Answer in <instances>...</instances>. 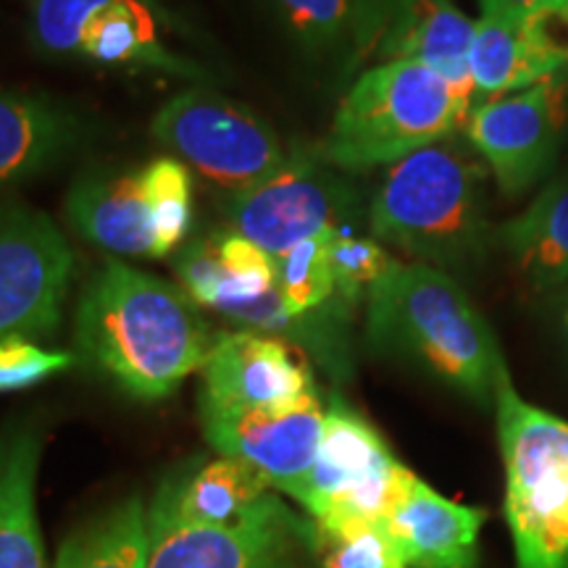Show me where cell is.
<instances>
[{
    "instance_id": "cell-1",
    "label": "cell",
    "mask_w": 568,
    "mask_h": 568,
    "mask_svg": "<svg viewBox=\"0 0 568 568\" xmlns=\"http://www.w3.org/2000/svg\"><path fill=\"white\" fill-rule=\"evenodd\" d=\"M184 290L105 261L82 290L74 316L77 355L134 400H163L201 372L216 345Z\"/></svg>"
},
{
    "instance_id": "cell-2",
    "label": "cell",
    "mask_w": 568,
    "mask_h": 568,
    "mask_svg": "<svg viewBox=\"0 0 568 568\" xmlns=\"http://www.w3.org/2000/svg\"><path fill=\"white\" fill-rule=\"evenodd\" d=\"M366 297V339L374 353L414 361L479 406L495 400L497 374L506 364L493 329L450 274L395 264Z\"/></svg>"
},
{
    "instance_id": "cell-3",
    "label": "cell",
    "mask_w": 568,
    "mask_h": 568,
    "mask_svg": "<svg viewBox=\"0 0 568 568\" xmlns=\"http://www.w3.org/2000/svg\"><path fill=\"white\" fill-rule=\"evenodd\" d=\"M372 232L418 264L466 268L489 245L485 172L450 138L389 166L372 211Z\"/></svg>"
},
{
    "instance_id": "cell-4",
    "label": "cell",
    "mask_w": 568,
    "mask_h": 568,
    "mask_svg": "<svg viewBox=\"0 0 568 568\" xmlns=\"http://www.w3.org/2000/svg\"><path fill=\"white\" fill-rule=\"evenodd\" d=\"M474 101L418 61H382L345 92L322 142L329 166H393L466 124Z\"/></svg>"
},
{
    "instance_id": "cell-5",
    "label": "cell",
    "mask_w": 568,
    "mask_h": 568,
    "mask_svg": "<svg viewBox=\"0 0 568 568\" xmlns=\"http://www.w3.org/2000/svg\"><path fill=\"white\" fill-rule=\"evenodd\" d=\"M495 408L518 568H568V424L524 403L506 366Z\"/></svg>"
},
{
    "instance_id": "cell-6",
    "label": "cell",
    "mask_w": 568,
    "mask_h": 568,
    "mask_svg": "<svg viewBox=\"0 0 568 568\" xmlns=\"http://www.w3.org/2000/svg\"><path fill=\"white\" fill-rule=\"evenodd\" d=\"M314 521L274 493L234 524H195L148 503L145 568H316Z\"/></svg>"
},
{
    "instance_id": "cell-7",
    "label": "cell",
    "mask_w": 568,
    "mask_h": 568,
    "mask_svg": "<svg viewBox=\"0 0 568 568\" xmlns=\"http://www.w3.org/2000/svg\"><path fill=\"white\" fill-rule=\"evenodd\" d=\"M151 132L184 166H193L230 197L264 182L290 159L264 119L203 90H184L161 105Z\"/></svg>"
},
{
    "instance_id": "cell-8",
    "label": "cell",
    "mask_w": 568,
    "mask_h": 568,
    "mask_svg": "<svg viewBox=\"0 0 568 568\" xmlns=\"http://www.w3.org/2000/svg\"><path fill=\"white\" fill-rule=\"evenodd\" d=\"M410 471L397 464L372 424L343 403L326 410L316 464L293 500L314 524L385 521Z\"/></svg>"
},
{
    "instance_id": "cell-9",
    "label": "cell",
    "mask_w": 568,
    "mask_h": 568,
    "mask_svg": "<svg viewBox=\"0 0 568 568\" xmlns=\"http://www.w3.org/2000/svg\"><path fill=\"white\" fill-rule=\"evenodd\" d=\"M74 253L51 216L0 201V339H48L67 308Z\"/></svg>"
},
{
    "instance_id": "cell-10",
    "label": "cell",
    "mask_w": 568,
    "mask_h": 568,
    "mask_svg": "<svg viewBox=\"0 0 568 568\" xmlns=\"http://www.w3.org/2000/svg\"><path fill=\"white\" fill-rule=\"evenodd\" d=\"M566 95L568 82L552 77L474 103L466 119L468 140L489 163L503 193H524L556 166L568 116Z\"/></svg>"
},
{
    "instance_id": "cell-11",
    "label": "cell",
    "mask_w": 568,
    "mask_h": 568,
    "mask_svg": "<svg viewBox=\"0 0 568 568\" xmlns=\"http://www.w3.org/2000/svg\"><path fill=\"white\" fill-rule=\"evenodd\" d=\"M353 195L322 159L295 153L282 169L245 193L230 197L234 232L266 253H287L314 234L347 226Z\"/></svg>"
},
{
    "instance_id": "cell-12",
    "label": "cell",
    "mask_w": 568,
    "mask_h": 568,
    "mask_svg": "<svg viewBox=\"0 0 568 568\" xmlns=\"http://www.w3.org/2000/svg\"><path fill=\"white\" fill-rule=\"evenodd\" d=\"M326 410L316 393L290 406L201 416L203 435L219 456L243 460L268 487L295 497L316 464Z\"/></svg>"
},
{
    "instance_id": "cell-13",
    "label": "cell",
    "mask_w": 568,
    "mask_h": 568,
    "mask_svg": "<svg viewBox=\"0 0 568 568\" xmlns=\"http://www.w3.org/2000/svg\"><path fill=\"white\" fill-rule=\"evenodd\" d=\"M314 393L301 355L264 332H224L201 368V416L290 406Z\"/></svg>"
},
{
    "instance_id": "cell-14",
    "label": "cell",
    "mask_w": 568,
    "mask_h": 568,
    "mask_svg": "<svg viewBox=\"0 0 568 568\" xmlns=\"http://www.w3.org/2000/svg\"><path fill=\"white\" fill-rule=\"evenodd\" d=\"M487 514L460 506L410 474L385 524L408 568H477Z\"/></svg>"
},
{
    "instance_id": "cell-15",
    "label": "cell",
    "mask_w": 568,
    "mask_h": 568,
    "mask_svg": "<svg viewBox=\"0 0 568 568\" xmlns=\"http://www.w3.org/2000/svg\"><path fill=\"white\" fill-rule=\"evenodd\" d=\"M474 98H497L560 77L564 63L535 19L481 9L471 42Z\"/></svg>"
},
{
    "instance_id": "cell-16",
    "label": "cell",
    "mask_w": 568,
    "mask_h": 568,
    "mask_svg": "<svg viewBox=\"0 0 568 568\" xmlns=\"http://www.w3.org/2000/svg\"><path fill=\"white\" fill-rule=\"evenodd\" d=\"M474 27L453 0H416L397 17L376 48L382 61H418L445 77L458 92L474 101L471 42Z\"/></svg>"
},
{
    "instance_id": "cell-17",
    "label": "cell",
    "mask_w": 568,
    "mask_h": 568,
    "mask_svg": "<svg viewBox=\"0 0 568 568\" xmlns=\"http://www.w3.org/2000/svg\"><path fill=\"white\" fill-rule=\"evenodd\" d=\"M67 216L84 240L103 251L155 258L153 224L140 190V172L84 176L71 187Z\"/></svg>"
},
{
    "instance_id": "cell-18",
    "label": "cell",
    "mask_w": 568,
    "mask_h": 568,
    "mask_svg": "<svg viewBox=\"0 0 568 568\" xmlns=\"http://www.w3.org/2000/svg\"><path fill=\"white\" fill-rule=\"evenodd\" d=\"M77 59L103 67H151L169 74H201L163 42L161 11L151 0H98L80 32Z\"/></svg>"
},
{
    "instance_id": "cell-19",
    "label": "cell",
    "mask_w": 568,
    "mask_h": 568,
    "mask_svg": "<svg viewBox=\"0 0 568 568\" xmlns=\"http://www.w3.org/2000/svg\"><path fill=\"white\" fill-rule=\"evenodd\" d=\"M42 437L34 424L0 432V568H45L34 508Z\"/></svg>"
},
{
    "instance_id": "cell-20",
    "label": "cell",
    "mask_w": 568,
    "mask_h": 568,
    "mask_svg": "<svg viewBox=\"0 0 568 568\" xmlns=\"http://www.w3.org/2000/svg\"><path fill=\"white\" fill-rule=\"evenodd\" d=\"M80 142V124L61 105L0 90V187L32 180Z\"/></svg>"
},
{
    "instance_id": "cell-21",
    "label": "cell",
    "mask_w": 568,
    "mask_h": 568,
    "mask_svg": "<svg viewBox=\"0 0 568 568\" xmlns=\"http://www.w3.org/2000/svg\"><path fill=\"white\" fill-rule=\"evenodd\" d=\"M272 493L268 481L243 460L219 456L182 468L155 489L176 516L195 524H234Z\"/></svg>"
},
{
    "instance_id": "cell-22",
    "label": "cell",
    "mask_w": 568,
    "mask_h": 568,
    "mask_svg": "<svg viewBox=\"0 0 568 568\" xmlns=\"http://www.w3.org/2000/svg\"><path fill=\"white\" fill-rule=\"evenodd\" d=\"M497 240L531 293H550L568 280V174H560L518 213Z\"/></svg>"
},
{
    "instance_id": "cell-23",
    "label": "cell",
    "mask_w": 568,
    "mask_h": 568,
    "mask_svg": "<svg viewBox=\"0 0 568 568\" xmlns=\"http://www.w3.org/2000/svg\"><path fill=\"white\" fill-rule=\"evenodd\" d=\"M145 558L148 503L130 495L71 531L55 568H145Z\"/></svg>"
},
{
    "instance_id": "cell-24",
    "label": "cell",
    "mask_w": 568,
    "mask_h": 568,
    "mask_svg": "<svg viewBox=\"0 0 568 568\" xmlns=\"http://www.w3.org/2000/svg\"><path fill=\"white\" fill-rule=\"evenodd\" d=\"M140 172V190L151 213L155 258L174 253L193 224V180L176 159H155Z\"/></svg>"
},
{
    "instance_id": "cell-25",
    "label": "cell",
    "mask_w": 568,
    "mask_h": 568,
    "mask_svg": "<svg viewBox=\"0 0 568 568\" xmlns=\"http://www.w3.org/2000/svg\"><path fill=\"white\" fill-rule=\"evenodd\" d=\"M332 232L335 230L314 234L290 247L287 253L276 255V295H280L284 314L295 324H301L332 295H337L329 264Z\"/></svg>"
},
{
    "instance_id": "cell-26",
    "label": "cell",
    "mask_w": 568,
    "mask_h": 568,
    "mask_svg": "<svg viewBox=\"0 0 568 568\" xmlns=\"http://www.w3.org/2000/svg\"><path fill=\"white\" fill-rule=\"evenodd\" d=\"M314 542L322 568H408L385 521L345 518L314 524Z\"/></svg>"
},
{
    "instance_id": "cell-27",
    "label": "cell",
    "mask_w": 568,
    "mask_h": 568,
    "mask_svg": "<svg viewBox=\"0 0 568 568\" xmlns=\"http://www.w3.org/2000/svg\"><path fill=\"white\" fill-rule=\"evenodd\" d=\"M268 6L308 55L347 53L353 61L351 0H268Z\"/></svg>"
},
{
    "instance_id": "cell-28",
    "label": "cell",
    "mask_w": 568,
    "mask_h": 568,
    "mask_svg": "<svg viewBox=\"0 0 568 568\" xmlns=\"http://www.w3.org/2000/svg\"><path fill=\"white\" fill-rule=\"evenodd\" d=\"M219 261L224 272V293L219 297V314L232 316L240 305L258 301L276 290V258L253 240L232 232L216 240Z\"/></svg>"
},
{
    "instance_id": "cell-29",
    "label": "cell",
    "mask_w": 568,
    "mask_h": 568,
    "mask_svg": "<svg viewBox=\"0 0 568 568\" xmlns=\"http://www.w3.org/2000/svg\"><path fill=\"white\" fill-rule=\"evenodd\" d=\"M329 264L335 274L337 295L343 301H358L361 295H368V290L393 268L397 261L389 258V253L376 240L355 237L347 226L332 232L329 240Z\"/></svg>"
},
{
    "instance_id": "cell-30",
    "label": "cell",
    "mask_w": 568,
    "mask_h": 568,
    "mask_svg": "<svg viewBox=\"0 0 568 568\" xmlns=\"http://www.w3.org/2000/svg\"><path fill=\"white\" fill-rule=\"evenodd\" d=\"M98 0H32V42L51 59H77L80 32Z\"/></svg>"
},
{
    "instance_id": "cell-31",
    "label": "cell",
    "mask_w": 568,
    "mask_h": 568,
    "mask_svg": "<svg viewBox=\"0 0 568 568\" xmlns=\"http://www.w3.org/2000/svg\"><path fill=\"white\" fill-rule=\"evenodd\" d=\"M74 355L21 337L0 339V393H17L74 366Z\"/></svg>"
},
{
    "instance_id": "cell-32",
    "label": "cell",
    "mask_w": 568,
    "mask_h": 568,
    "mask_svg": "<svg viewBox=\"0 0 568 568\" xmlns=\"http://www.w3.org/2000/svg\"><path fill=\"white\" fill-rule=\"evenodd\" d=\"M416 0H351L353 13V61L374 55L389 24Z\"/></svg>"
},
{
    "instance_id": "cell-33",
    "label": "cell",
    "mask_w": 568,
    "mask_h": 568,
    "mask_svg": "<svg viewBox=\"0 0 568 568\" xmlns=\"http://www.w3.org/2000/svg\"><path fill=\"white\" fill-rule=\"evenodd\" d=\"M531 19L537 21L539 30L545 32V38H548L550 45L558 51L560 63H564L560 77L568 82V0H556V3L548 6V9Z\"/></svg>"
},
{
    "instance_id": "cell-34",
    "label": "cell",
    "mask_w": 568,
    "mask_h": 568,
    "mask_svg": "<svg viewBox=\"0 0 568 568\" xmlns=\"http://www.w3.org/2000/svg\"><path fill=\"white\" fill-rule=\"evenodd\" d=\"M552 3H556V0H479L481 9L514 13V17H521V19L537 17V13H542Z\"/></svg>"
},
{
    "instance_id": "cell-35",
    "label": "cell",
    "mask_w": 568,
    "mask_h": 568,
    "mask_svg": "<svg viewBox=\"0 0 568 568\" xmlns=\"http://www.w3.org/2000/svg\"><path fill=\"white\" fill-rule=\"evenodd\" d=\"M566 326H568V308H566Z\"/></svg>"
}]
</instances>
